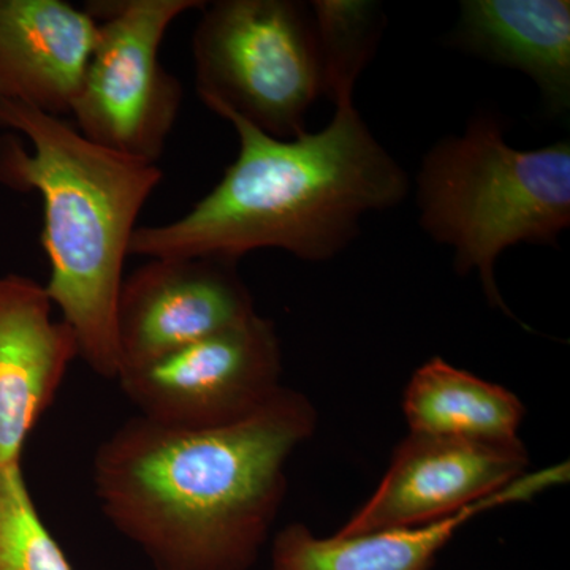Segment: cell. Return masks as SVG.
Here are the masks:
<instances>
[{
    "mask_svg": "<svg viewBox=\"0 0 570 570\" xmlns=\"http://www.w3.org/2000/svg\"><path fill=\"white\" fill-rule=\"evenodd\" d=\"M316 426L313 403L285 387L217 430L137 415L94 453V494L156 570H250L283 505L287 461Z\"/></svg>",
    "mask_w": 570,
    "mask_h": 570,
    "instance_id": "cell-1",
    "label": "cell"
},
{
    "mask_svg": "<svg viewBox=\"0 0 570 570\" xmlns=\"http://www.w3.org/2000/svg\"><path fill=\"white\" fill-rule=\"evenodd\" d=\"M239 151L223 179L174 223L138 227L130 255L220 258L257 249L325 262L358 235L367 213L404 200L407 176L367 129L354 99L336 102L325 129L272 137L239 116Z\"/></svg>",
    "mask_w": 570,
    "mask_h": 570,
    "instance_id": "cell-2",
    "label": "cell"
},
{
    "mask_svg": "<svg viewBox=\"0 0 570 570\" xmlns=\"http://www.w3.org/2000/svg\"><path fill=\"white\" fill-rule=\"evenodd\" d=\"M0 127L31 145L26 149L18 138H0V184L40 194V239L51 268L45 288L52 306L77 340L78 358L97 376L116 381L124 264L163 170L96 145L61 118L24 104L0 100Z\"/></svg>",
    "mask_w": 570,
    "mask_h": 570,
    "instance_id": "cell-3",
    "label": "cell"
},
{
    "mask_svg": "<svg viewBox=\"0 0 570 570\" xmlns=\"http://www.w3.org/2000/svg\"><path fill=\"white\" fill-rule=\"evenodd\" d=\"M420 224L455 249L460 275L478 269L490 305L513 317L497 281L499 255L520 243L557 245L570 225V145L517 149L501 122L479 116L439 141L419 174Z\"/></svg>",
    "mask_w": 570,
    "mask_h": 570,
    "instance_id": "cell-4",
    "label": "cell"
},
{
    "mask_svg": "<svg viewBox=\"0 0 570 570\" xmlns=\"http://www.w3.org/2000/svg\"><path fill=\"white\" fill-rule=\"evenodd\" d=\"M202 10L193 58L206 108L283 140L305 134L325 85L316 28L303 3L219 0Z\"/></svg>",
    "mask_w": 570,
    "mask_h": 570,
    "instance_id": "cell-5",
    "label": "cell"
},
{
    "mask_svg": "<svg viewBox=\"0 0 570 570\" xmlns=\"http://www.w3.org/2000/svg\"><path fill=\"white\" fill-rule=\"evenodd\" d=\"M202 0H118L85 7L99 37L71 115L82 137L146 164L163 157L184 99L160 62L168 28Z\"/></svg>",
    "mask_w": 570,
    "mask_h": 570,
    "instance_id": "cell-6",
    "label": "cell"
},
{
    "mask_svg": "<svg viewBox=\"0 0 570 570\" xmlns=\"http://www.w3.org/2000/svg\"><path fill=\"white\" fill-rule=\"evenodd\" d=\"M275 324L255 314L174 354L122 371L138 417L174 430H217L253 417L283 389Z\"/></svg>",
    "mask_w": 570,
    "mask_h": 570,
    "instance_id": "cell-7",
    "label": "cell"
},
{
    "mask_svg": "<svg viewBox=\"0 0 570 570\" xmlns=\"http://www.w3.org/2000/svg\"><path fill=\"white\" fill-rule=\"evenodd\" d=\"M255 314L253 295L236 262L149 258L124 277L119 288L115 322L121 373L157 362Z\"/></svg>",
    "mask_w": 570,
    "mask_h": 570,
    "instance_id": "cell-8",
    "label": "cell"
},
{
    "mask_svg": "<svg viewBox=\"0 0 570 570\" xmlns=\"http://www.w3.org/2000/svg\"><path fill=\"white\" fill-rule=\"evenodd\" d=\"M521 441L485 442L411 433L373 497L336 535L422 527L491 497L523 475Z\"/></svg>",
    "mask_w": 570,
    "mask_h": 570,
    "instance_id": "cell-9",
    "label": "cell"
},
{
    "mask_svg": "<svg viewBox=\"0 0 570 570\" xmlns=\"http://www.w3.org/2000/svg\"><path fill=\"white\" fill-rule=\"evenodd\" d=\"M51 311L45 285L0 276V466L21 464L26 441L78 358L73 333Z\"/></svg>",
    "mask_w": 570,
    "mask_h": 570,
    "instance_id": "cell-10",
    "label": "cell"
},
{
    "mask_svg": "<svg viewBox=\"0 0 570 570\" xmlns=\"http://www.w3.org/2000/svg\"><path fill=\"white\" fill-rule=\"evenodd\" d=\"M99 22L63 0H0V100L71 115Z\"/></svg>",
    "mask_w": 570,
    "mask_h": 570,
    "instance_id": "cell-11",
    "label": "cell"
},
{
    "mask_svg": "<svg viewBox=\"0 0 570 570\" xmlns=\"http://www.w3.org/2000/svg\"><path fill=\"white\" fill-rule=\"evenodd\" d=\"M568 480V463L523 474L491 497L422 527L321 539L305 524H291L273 542L272 570H430L439 551L479 513L530 501L535 494Z\"/></svg>",
    "mask_w": 570,
    "mask_h": 570,
    "instance_id": "cell-12",
    "label": "cell"
},
{
    "mask_svg": "<svg viewBox=\"0 0 570 570\" xmlns=\"http://www.w3.org/2000/svg\"><path fill=\"white\" fill-rule=\"evenodd\" d=\"M455 43L534 80L551 110L570 107V2L466 0Z\"/></svg>",
    "mask_w": 570,
    "mask_h": 570,
    "instance_id": "cell-13",
    "label": "cell"
},
{
    "mask_svg": "<svg viewBox=\"0 0 570 570\" xmlns=\"http://www.w3.org/2000/svg\"><path fill=\"white\" fill-rule=\"evenodd\" d=\"M403 411L411 433L485 442L519 441L524 419V406L512 392L439 356L411 377Z\"/></svg>",
    "mask_w": 570,
    "mask_h": 570,
    "instance_id": "cell-14",
    "label": "cell"
},
{
    "mask_svg": "<svg viewBox=\"0 0 570 570\" xmlns=\"http://www.w3.org/2000/svg\"><path fill=\"white\" fill-rule=\"evenodd\" d=\"M311 9L325 96L335 104L352 99L360 73L376 51L385 22L382 11L376 3L352 0H317Z\"/></svg>",
    "mask_w": 570,
    "mask_h": 570,
    "instance_id": "cell-15",
    "label": "cell"
},
{
    "mask_svg": "<svg viewBox=\"0 0 570 570\" xmlns=\"http://www.w3.org/2000/svg\"><path fill=\"white\" fill-rule=\"evenodd\" d=\"M0 570H73L36 508L21 464L0 466Z\"/></svg>",
    "mask_w": 570,
    "mask_h": 570,
    "instance_id": "cell-16",
    "label": "cell"
}]
</instances>
